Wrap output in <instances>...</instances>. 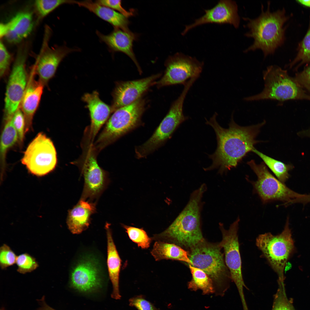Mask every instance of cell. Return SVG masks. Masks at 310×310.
Instances as JSON below:
<instances>
[{
    "label": "cell",
    "mask_w": 310,
    "mask_h": 310,
    "mask_svg": "<svg viewBox=\"0 0 310 310\" xmlns=\"http://www.w3.org/2000/svg\"><path fill=\"white\" fill-rule=\"evenodd\" d=\"M217 115L215 112L209 121L206 119V123L211 126L214 131L217 146L214 153L208 155L212 161V164L204 170L208 171L218 169V173L222 174L236 167L247 154L252 151L254 145L261 142L256 138L266 121L264 120L256 125L241 126L235 122L232 115L229 127L226 129L217 121Z\"/></svg>",
    "instance_id": "obj_1"
},
{
    "label": "cell",
    "mask_w": 310,
    "mask_h": 310,
    "mask_svg": "<svg viewBox=\"0 0 310 310\" xmlns=\"http://www.w3.org/2000/svg\"><path fill=\"white\" fill-rule=\"evenodd\" d=\"M206 189L202 185L191 194L183 209L171 224L162 232L154 235L153 241L174 243L190 249L204 241L201 229L202 199Z\"/></svg>",
    "instance_id": "obj_2"
},
{
    "label": "cell",
    "mask_w": 310,
    "mask_h": 310,
    "mask_svg": "<svg viewBox=\"0 0 310 310\" xmlns=\"http://www.w3.org/2000/svg\"><path fill=\"white\" fill-rule=\"evenodd\" d=\"M268 3L266 11L263 10V6L261 5V13L257 18L252 19L243 18L247 22L246 26L249 30L245 35L254 39L252 44L244 52L260 49L265 57L273 54L276 49L283 43L285 30L284 25L288 19L284 9L271 12L270 3L269 1Z\"/></svg>",
    "instance_id": "obj_3"
},
{
    "label": "cell",
    "mask_w": 310,
    "mask_h": 310,
    "mask_svg": "<svg viewBox=\"0 0 310 310\" xmlns=\"http://www.w3.org/2000/svg\"><path fill=\"white\" fill-rule=\"evenodd\" d=\"M219 244L205 240L190 249L189 257L192 266L201 269L212 280L216 296H223L229 287L230 273Z\"/></svg>",
    "instance_id": "obj_4"
},
{
    "label": "cell",
    "mask_w": 310,
    "mask_h": 310,
    "mask_svg": "<svg viewBox=\"0 0 310 310\" xmlns=\"http://www.w3.org/2000/svg\"><path fill=\"white\" fill-rule=\"evenodd\" d=\"M145 104V101L140 98L115 111L94 145L97 151H100L139 126Z\"/></svg>",
    "instance_id": "obj_5"
},
{
    "label": "cell",
    "mask_w": 310,
    "mask_h": 310,
    "mask_svg": "<svg viewBox=\"0 0 310 310\" xmlns=\"http://www.w3.org/2000/svg\"><path fill=\"white\" fill-rule=\"evenodd\" d=\"M264 88L260 93L244 98L247 101L273 100L284 101L290 99L310 100V96L301 88L286 71L275 65L268 66L263 73Z\"/></svg>",
    "instance_id": "obj_6"
},
{
    "label": "cell",
    "mask_w": 310,
    "mask_h": 310,
    "mask_svg": "<svg viewBox=\"0 0 310 310\" xmlns=\"http://www.w3.org/2000/svg\"><path fill=\"white\" fill-rule=\"evenodd\" d=\"M256 245L277 274L278 281L284 282L285 267L294 250L288 218L281 233L275 235L268 232L259 235Z\"/></svg>",
    "instance_id": "obj_7"
},
{
    "label": "cell",
    "mask_w": 310,
    "mask_h": 310,
    "mask_svg": "<svg viewBox=\"0 0 310 310\" xmlns=\"http://www.w3.org/2000/svg\"><path fill=\"white\" fill-rule=\"evenodd\" d=\"M189 89L188 86L184 87L181 93L173 102L168 113L151 137L142 144L135 147V152L138 158L146 157L161 147L179 125L188 119L183 114V106Z\"/></svg>",
    "instance_id": "obj_8"
},
{
    "label": "cell",
    "mask_w": 310,
    "mask_h": 310,
    "mask_svg": "<svg viewBox=\"0 0 310 310\" xmlns=\"http://www.w3.org/2000/svg\"><path fill=\"white\" fill-rule=\"evenodd\" d=\"M247 164L257 176L256 181L250 182L255 192L258 195L264 204L280 201L282 202L284 205L287 206L292 200L304 195L292 190L275 178L263 162L257 164L252 160Z\"/></svg>",
    "instance_id": "obj_9"
},
{
    "label": "cell",
    "mask_w": 310,
    "mask_h": 310,
    "mask_svg": "<svg viewBox=\"0 0 310 310\" xmlns=\"http://www.w3.org/2000/svg\"><path fill=\"white\" fill-rule=\"evenodd\" d=\"M21 162L33 175L42 176L49 173L57 163V152L53 142L43 133H39L28 145Z\"/></svg>",
    "instance_id": "obj_10"
},
{
    "label": "cell",
    "mask_w": 310,
    "mask_h": 310,
    "mask_svg": "<svg viewBox=\"0 0 310 310\" xmlns=\"http://www.w3.org/2000/svg\"><path fill=\"white\" fill-rule=\"evenodd\" d=\"M25 49L19 50L10 74L4 99V120L11 119L19 108L27 85Z\"/></svg>",
    "instance_id": "obj_11"
},
{
    "label": "cell",
    "mask_w": 310,
    "mask_h": 310,
    "mask_svg": "<svg viewBox=\"0 0 310 310\" xmlns=\"http://www.w3.org/2000/svg\"><path fill=\"white\" fill-rule=\"evenodd\" d=\"M165 64L164 74L156 83L158 88L177 84L184 85L190 79L199 78L204 63L195 57L177 53L168 57Z\"/></svg>",
    "instance_id": "obj_12"
},
{
    "label": "cell",
    "mask_w": 310,
    "mask_h": 310,
    "mask_svg": "<svg viewBox=\"0 0 310 310\" xmlns=\"http://www.w3.org/2000/svg\"><path fill=\"white\" fill-rule=\"evenodd\" d=\"M240 219L238 217L226 230L223 224H220L222 239L219 244L223 248L225 261L230 274L231 280L235 284L241 298L245 297L244 287L248 290L245 284L242 272V262L239 250L238 232Z\"/></svg>",
    "instance_id": "obj_13"
},
{
    "label": "cell",
    "mask_w": 310,
    "mask_h": 310,
    "mask_svg": "<svg viewBox=\"0 0 310 310\" xmlns=\"http://www.w3.org/2000/svg\"><path fill=\"white\" fill-rule=\"evenodd\" d=\"M89 255L80 259L72 267L70 273V285L81 292H92L102 285V273L99 261Z\"/></svg>",
    "instance_id": "obj_14"
},
{
    "label": "cell",
    "mask_w": 310,
    "mask_h": 310,
    "mask_svg": "<svg viewBox=\"0 0 310 310\" xmlns=\"http://www.w3.org/2000/svg\"><path fill=\"white\" fill-rule=\"evenodd\" d=\"M97 152L94 145L91 144L83 156L81 168L84 185L82 199L97 197L103 191L107 182L106 173L97 162Z\"/></svg>",
    "instance_id": "obj_15"
},
{
    "label": "cell",
    "mask_w": 310,
    "mask_h": 310,
    "mask_svg": "<svg viewBox=\"0 0 310 310\" xmlns=\"http://www.w3.org/2000/svg\"><path fill=\"white\" fill-rule=\"evenodd\" d=\"M160 74L142 79L118 83L113 93L112 112L133 103L155 82Z\"/></svg>",
    "instance_id": "obj_16"
},
{
    "label": "cell",
    "mask_w": 310,
    "mask_h": 310,
    "mask_svg": "<svg viewBox=\"0 0 310 310\" xmlns=\"http://www.w3.org/2000/svg\"><path fill=\"white\" fill-rule=\"evenodd\" d=\"M205 14L194 22L186 25L181 33L184 35L191 29L202 24L208 23L229 24L236 28L240 23L236 2L231 0H220L212 8L205 9Z\"/></svg>",
    "instance_id": "obj_17"
},
{
    "label": "cell",
    "mask_w": 310,
    "mask_h": 310,
    "mask_svg": "<svg viewBox=\"0 0 310 310\" xmlns=\"http://www.w3.org/2000/svg\"><path fill=\"white\" fill-rule=\"evenodd\" d=\"M78 49L66 46L50 48L44 46L34 66L39 80L46 85L53 77L60 63L67 55Z\"/></svg>",
    "instance_id": "obj_18"
},
{
    "label": "cell",
    "mask_w": 310,
    "mask_h": 310,
    "mask_svg": "<svg viewBox=\"0 0 310 310\" xmlns=\"http://www.w3.org/2000/svg\"><path fill=\"white\" fill-rule=\"evenodd\" d=\"M35 67L32 69L28 77L26 87L20 107L25 119V133L32 127V120L40 103L44 86L39 80L35 79Z\"/></svg>",
    "instance_id": "obj_19"
},
{
    "label": "cell",
    "mask_w": 310,
    "mask_h": 310,
    "mask_svg": "<svg viewBox=\"0 0 310 310\" xmlns=\"http://www.w3.org/2000/svg\"><path fill=\"white\" fill-rule=\"evenodd\" d=\"M33 27L31 13L26 11L18 13L7 23L1 24L0 37H5L12 44L18 43L28 36Z\"/></svg>",
    "instance_id": "obj_20"
},
{
    "label": "cell",
    "mask_w": 310,
    "mask_h": 310,
    "mask_svg": "<svg viewBox=\"0 0 310 310\" xmlns=\"http://www.w3.org/2000/svg\"><path fill=\"white\" fill-rule=\"evenodd\" d=\"M96 34L100 40L105 43L113 52H121L129 57L133 61L140 73L141 69L137 61L133 50V44L137 39V35L130 31H126L118 28L108 35L98 31Z\"/></svg>",
    "instance_id": "obj_21"
},
{
    "label": "cell",
    "mask_w": 310,
    "mask_h": 310,
    "mask_svg": "<svg viewBox=\"0 0 310 310\" xmlns=\"http://www.w3.org/2000/svg\"><path fill=\"white\" fill-rule=\"evenodd\" d=\"M82 99L87 104L90 112L91 119L90 139L92 142L112 112L111 108L100 99L96 91L92 93L86 94Z\"/></svg>",
    "instance_id": "obj_22"
},
{
    "label": "cell",
    "mask_w": 310,
    "mask_h": 310,
    "mask_svg": "<svg viewBox=\"0 0 310 310\" xmlns=\"http://www.w3.org/2000/svg\"><path fill=\"white\" fill-rule=\"evenodd\" d=\"M110 224L105 227L107 239V264L109 276L113 286L111 297L116 300L121 298L119 290V274L121 260L115 244Z\"/></svg>",
    "instance_id": "obj_23"
},
{
    "label": "cell",
    "mask_w": 310,
    "mask_h": 310,
    "mask_svg": "<svg viewBox=\"0 0 310 310\" xmlns=\"http://www.w3.org/2000/svg\"><path fill=\"white\" fill-rule=\"evenodd\" d=\"M95 209L94 204L81 199L69 212L67 223L70 232L78 234L86 229L90 225L91 216Z\"/></svg>",
    "instance_id": "obj_24"
},
{
    "label": "cell",
    "mask_w": 310,
    "mask_h": 310,
    "mask_svg": "<svg viewBox=\"0 0 310 310\" xmlns=\"http://www.w3.org/2000/svg\"><path fill=\"white\" fill-rule=\"evenodd\" d=\"M76 4L88 9L115 28L126 31H130L128 17L113 9L91 0L76 1Z\"/></svg>",
    "instance_id": "obj_25"
},
{
    "label": "cell",
    "mask_w": 310,
    "mask_h": 310,
    "mask_svg": "<svg viewBox=\"0 0 310 310\" xmlns=\"http://www.w3.org/2000/svg\"><path fill=\"white\" fill-rule=\"evenodd\" d=\"M150 253L156 261L171 259L184 261L192 265L189 252L176 244L155 241Z\"/></svg>",
    "instance_id": "obj_26"
},
{
    "label": "cell",
    "mask_w": 310,
    "mask_h": 310,
    "mask_svg": "<svg viewBox=\"0 0 310 310\" xmlns=\"http://www.w3.org/2000/svg\"><path fill=\"white\" fill-rule=\"evenodd\" d=\"M189 265L192 278L188 282V289L193 291L200 290L204 295L214 293L213 283L209 276L201 269Z\"/></svg>",
    "instance_id": "obj_27"
},
{
    "label": "cell",
    "mask_w": 310,
    "mask_h": 310,
    "mask_svg": "<svg viewBox=\"0 0 310 310\" xmlns=\"http://www.w3.org/2000/svg\"><path fill=\"white\" fill-rule=\"evenodd\" d=\"M18 140L17 131L11 118L5 122L0 139V163L2 168L5 165L6 154L8 150Z\"/></svg>",
    "instance_id": "obj_28"
},
{
    "label": "cell",
    "mask_w": 310,
    "mask_h": 310,
    "mask_svg": "<svg viewBox=\"0 0 310 310\" xmlns=\"http://www.w3.org/2000/svg\"><path fill=\"white\" fill-rule=\"evenodd\" d=\"M258 156L263 160L266 166L268 167L275 175L277 179L284 183L289 176V171L291 168L290 165L275 159L257 150L254 148L252 151Z\"/></svg>",
    "instance_id": "obj_29"
},
{
    "label": "cell",
    "mask_w": 310,
    "mask_h": 310,
    "mask_svg": "<svg viewBox=\"0 0 310 310\" xmlns=\"http://www.w3.org/2000/svg\"><path fill=\"white\" fill-rule=\"evenodd\" d=\"M122 226L125 230L129 239L138 247L143 249L149 247L152 240L144 229L124 224H122Z\"/></svg>",
    "instance_id": "obj_30"
},
{
    "label": "cell",
    "mask_w": 310,
    "mask_h": 310,
    "mask_svg": "<svg viewBox=\"0 0 310 310\" xmlns=\"http://www.w3.org/2000/svg\"><path fill=\"white\" fill-rule=\"evenodd\" d=\"M310 62V28L303 38L299 44L297 54L290 63L292 66L299 63L301 65Z\"/></svg>",
    "instance_id": "obj_31"
},
{
    "label": "cell",
    "mask_w": 310,
    "mask_h": 310,
    "mask_svg": "<svg viewBox=\"0 0 310 310\" xmlns=\"http://www.w3.org/2000/svg\"><path fill=\"white\" fill-rule=\"evenodd\" d=\"M16 264L18 267L17 271L22 274L32 272L39 267L35 258L26 253L17 256Z\"/></svg>",
    "instance_id": "obj_32"
},
{
    "label": "cell",
    "mask_w": 310,
    "mask_h": 310,
    "mask_svg": "<svg viewBox=\"0 0 310 310\" xmlns=\"http://www.w3.org/2000/svg\"><path fill=\"white\" fill-rule=\"evenodd\" d=\"M76 1L65 0H37L35 2L36 9L41 17H44L59 6L65 4H75Z\"/></svg>",
    "instance_id": "obj_33"
},
{
    "label": "cell",
    "mask_w": 310,
    "mask_h": 310,
    "mask_svg": "<svg viewBox=\"0 0 310 310\" xmlns=\"http://www.w3.org/2000/svg\"><path fill=\"white\" fill-rule=\"evenodd\" d=\"M278 284V288L274 297L272 310H294L292 303L286 296L284 283Z\"/></svg>",
    "instance_id": "obj_34"
},
{
    "label": "cell",
    "mask_w": 310,
    "mask_h": 310,
    "mask_svg": "<svg viewBox=\"0 0 310 310\" xmlns=\"http://www.w3.org/2000/svg\"><path fill=\"white\" fill-rule=\"evenodd\" d=\"M17 256L11 247L6 244L0 248V266L1 269L5 270L16 263Z\"/></svg>",
    "instance_id": "obj_35"
},
{
    "label": "cell",
    "mask_w": 310,
    "mask_h": 310,
    "mask_svg": "<svg viewBox=\"0 0 310 310\" xmlns=\"http://www.w3.org/2000/svg\"><path fill=\"white\" fill-rule=\"evenodd\" d=\"M13 124L17 133L18 141L22 144L25 133V121L23 113L20 106L11 118Z\"/></svg>",
    "instance_id": "obj_36"
},
{
    "label": "cell",
    "mask_w": 310,
    "mask_h": 310,
    "mask_svg": "<svg viewBox=\"0 0 310 310\" xmlns=\"http://www.w3.org/2000/svg\"><path fill=\"white\" fill-rule=\"evenodd\" d=\"M11 57L3 43H0V77H5L8 74L11 61Z\"/></svg>",
    "instance_id": "obj_37"
},
{
    "label": "cell",
    "mask_w": 310,
    "mask_h": 310,
    "mask_svg": "<svg viewBox=\"0 0 310 310\" xmlns=\"http://www.w3.org/2000/svg\"><path fill=\"white\" fill-rule=\"evenodd\" d=\"M96 2L101 5L113 9L128 18L134 15V11L133 10L127 11L122 6L121 0H100L96 1Z\"/></svg>",
    "instance_id": "obj_38"
},
{
    "label": "cell",
    "mask_w": 310,
    "mask_h": 310,
    "mask_svg": "<svg viewBox=\"0 0 310 310\" xmlns=\"http://www.w3.org/2000/svg\"><path fill=\"white\" fill-rule=\"evenodd\" d=\"M129 305L138 310H159L142 295L133 297L129 300Z\"/></svg>",
    "instance_id": "obj_39"
},
{
    "label": "cell",
    "mask_w": 310,
    "mask_h": 310,
    "mask_svg": "<svg viewBox=\"0 0 310 310\" xmlns=\"http://www.w3.org/2000/svg\"><path fill=\"white\" fill-rule=\"evenodd\" d=\"M295 80L301 87L310 90V65L299 73Z\"/></svg>",
    "instance_id": "obj_40"
},
{
    "label": "cell",
    "mask_w": 310,
    "mask_h": 310,
    "mask_svg": "<svg viewBox=\"0 0 310 310\" xmlns=\"http://www.w3.org/2000/svg\"><path fill=\"white\" fill-rule=\"evenodd\" d=\"M40 307L38 309V310H56L48 305L46 303L44 296H43L42 298L38 300Z\"/></svg>",
    "instance_id": "obj_41"
},
{
    "label": "cell",
    "mask_w": 310,
    "mask_h": 310,
    "mask_svg": "<svg viewBox=\"0 0 310 310\" xmlns=\"http://www.w3.org/2000/svg\"><path fill=\"white\" fill-rule=\"evenodd\" d=\"M297 203H300L305 204L310 202V194H305L303 197L298 199L296 201Z\"/></svg>",
    "instance_id": "obj_42"
},
{
    "label": "cell",
    "mask_w": 310,
    "mask_h": 310,
    "mask_svg": "<svg viewBox=\"0 0 310 310\" xmlns=\"http://www.w3.org/2000/svg\"><path fill=\"white\" fill-rule=\"evenodd\" d=\"M297 1L305 6L310 7V0H299Z\"/></svg>",
    "instance_id": "obj_43"
},
{
    "label": "cell",
    "mask_w": 310,
    "mask_h": 310,
    "mask_svg": "<svg viewBox=\"0 0 310 310\" xmlns=\"http://www.w3.org/2000/svg\"><path fill=\"white\" fill-rule=\"evenodd\" d=\"M0 310H6L4 308L2 307H1L0 309Z\"/></svg>",
    "instance_id": "obj_44"
}]
</instances>
